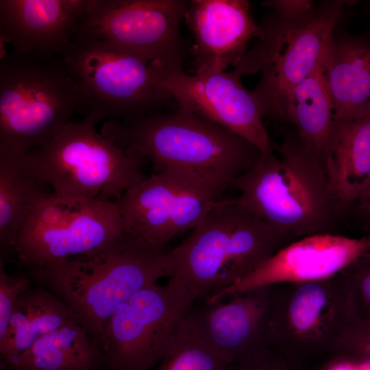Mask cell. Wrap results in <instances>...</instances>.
Listing matches in <instances>:
<instances>
[{
	"mask_svg": "<svg viewBox=\"0 0 370 370\" xmlns=\"http://www.w3.org/2000/svg\"><path fill=\"white\" fill-rule=\"evenodd\" d=\"M270 299V286L254 288L206 301L190 316L203 340L229 365L238 364L269 348Z\"/></svg>",
	"mask_w": 370,
	"mask_h": 370,
	"instance_id": "2e32d148",
	"label": "cell"
},
{
	"mask_svg": "<svg viewBox=\"0 0 370 370\" xmlns=\"http://www.w3.org/2000/svg\"><path fill=\"white\" fill-rule=\"evenodd\" d=\"M275 153L261 154L233 186L245 208L288 244L314 234H343L348 212L323 166L297 132L287 133Z\"/></svg>",
	"mask_w": 370,
	"mask_h": 370,
	"instance_id": "6da1fadb",
	"label": "cell"
},
{
	"mask_svg": "<svg viewBox=\"0 0 370 370\" xmlns=\"http://www.w3.org/2000/svg\"><path fill=\"white\" fill-rule=\"evenodd\" d=\"M286 121L295 125L299 137L323 169L335 125L323 60L294 88Z\"/></svg>",
	"mask_w": 370,
	"mask_h": 370,
	"instance_id": "cb8c5ba5",
	"label": "cell"
},
{
	"mask_svg": "<svg viewBox=\"0 0 370 370\" xmlns=\"http://www.w3.org/2000/svg\"><path fill=\"white\" fill-rule=\"evenodd\" d=\"M365 7L367 11L370 14V1H367L365 2Z\"/></svg>",
	"mask_w": 370,
	"mask_h": 370,
	"instance_id": "1f68e13d",
	"label": "cell"
},
{
	"mask_svg": "<svg viewBox=\"0 0 370 370\" xmlns=\"http://www.w3.org/2000/svg\"><path fill=\"white\" fill-rule=\"evenodd\" d=\"M90 0H1V45L23 56L62 58Z\"/></svg>",
	"mask_w": 370,
	"mask_h": 370,
	"instance_id": "ac0fdd59",
	"label": "cell"
},
{
	"mask_svg": "<svg viewBox=\"0 0 370 370\" xmlns=\"http://www.w3.org/2000/svg\"><path fill=\"white\" fill-rule=\"evenodd\" d=\"M226 188L190 171L165 168L127 189L115 202L125 232L162 248L194 229Z\"/></svg>",
	"mask_w": 370,
	"mask_h": 370,
	"instance_id": "30bf717a",
	"label": "cell"
},
{
	"mask_svg": "<svg viewBox=\"0 0 370 370\" xmlns=\"http://www.w3.org/2000/svg\"><path fill=\"white\" fill-rule=\"evenodd\" d=\"M243 75L235 67L201 75L186 74L182 68H158V82L179 107L241 136L262 155L274 153L259 101L244 87Z\"/></svg>",
	"mask_w": 370,
	"mask_h": 370,
	"instance_id": "4fadbf2b",
	"label": "cell"
},
{
	"mask_svg": "<svg viewBox=\"0 0 370 370\" xmlns=\"http://www.w3.org/2000/svg\"><path fill=\"white\" fill-rule=\"evenodd\" d=\"M227 370H305L268 348L251 359L227 366Z\"/></svg>",
	"mask_w": 370,
	"mask_h": 370,
	"instance_id": "f1b7e54d",
	"label": "cell"
},
{
	"mask_svg": "<svg viewBox=\"0 0 370 370\" xmlns=\"http://www.w3.org/2000/svg\"><path fill=\"white\" fill-rule=\"evenodd\" d=\"M184 19L194 38L192 65L198 75L235 67L249 42L263 34L245 0L188 1Z\"/></svg>",
	"mask_w": 370,
	"mask_h": 370,
	"instance_id": "e0dca14e",
	"label": "cell"
},
{
	"mask_svg": "<svg viewBox=\"0 0 370 370\" xmlns=\"http://www.w3.org/2000/svg\"><path fill=\"white\" fill-rule=\"evenodd\" d=\"M335 123L370 114V32H341L332 38L323 60Z\"/></svg>",
	"mask_w": 370,
	"mask_h": 370,
	"instance_id": "d6986e66",
	"label": "cell"
},
{
	"mask_svg": "<svg viewBox=\"0 0 370 370\" xmlns=\"http://www.w3.org/2000/svg\"><path fill=\"white\" fill-rule=\"evenodd\" d=\"M323 169L349 215L370 172V114L335 123Z\"/></svg>",
	"mask_w": 370,
	"mask_h": 370,
	"instance_id": "603a6c76",
	"label": "cell"
},
{
	"mask_svg": "<svg viewBox=\"0 0 370 370\" xmlns=\"http://www.w3.org/2000/svg\"><path fill=\"white\" fill-rule=\"evenodd\" d=\"M70 321H80L66 304L43 286L29 288L17 299L0 341L1 362L13 363L40 337Z\"/></svg>",
	"mask_w": 370,
	"mask_h": 370,
	"instance_id": "7402d4cb",
	"label": "cell"
},
{
	"mask_svg": "<svg viewBox=\"0 0 370 370\" xmlns=\"http://www.w3.org/2000/svg\"><path fill=\"white\" fill-rule=\"evenodd\" d=\"M62 59L77 84V111L84 117L130 123L170 99L158 84L157 66L107 41L73 38Z\"/></svg>",
	"mask_w": 370,
	"mask_h": 370,
	"instance_id": "ba28073f",
	"label": "cell"
},
{
	"mask_svg": "<svg viewBox=\"0 0 370 370\" xmlns=\"http://www.w3.org/2000/svg\"><path fill=\"white\" fill-rule=\"evenodd\" d=\"M79 106L62 58L1 51L0 145L29 152L46 145Z\"/></svg>",
	"mask_w": 370,
	"mask_h": 370,
	"instance_id": "8992f818",
	"label": "cell"
},
{
	"mask_svg": "<svg viewBox=\"0 0 370 370\" xmlns=\"http://www.w3.org/2000/svg\"><path fill=\"white\" fill-rule=\"evenodd\" d=\"M188 3L184 0H90L73 38L107 41L160 69L182 68L185 46L180 25Z\"/></svg>",
	"mask_w": 370,
	"mask_h": 370,
	"instance_id": "8fae6325",
	"label": "cell"
},
{
	"mask_svg": "<svg viewBox=\"0 0 370 370\" xmlns=\"http://www.w3.org/2000/svg\"><path fill=\"white\" fill-rule=\"evenodd\" d=\"M6 367V366H5Z\"/></svg>",
	"mask_w": 370,
	"mask_h": 370,
	"instance_id": "d6a6232c",
	"label": "cell"
},
{
	"mask_svg": "<svg viewBox=\"0 0 370 370\" xmlns=\"http://www.w3.org/2000/svg\"><path fill=\"white\" fill-rule=\"evenodd\" d=\"M101 134L127 152L149 158L156 171L183 169L226 188L261 156L244 138L179 106L130 123L107 120Z\"/></svg>",
	"mask_w": 370,
	"mask_h": 370,
	"instance_id": "277c9868",
	"label": "cell"
},
{
	"mask_svg": "<svg viewBox=\"0 0 370 370\" xmlns=\"http://www.w3.org/2000/svg\"><path fill=\"white\" fill-rule=\"evenodd\" d=\"M270 286L269 347L305 370H320L339 358L353 324L340 273Z\"/></svg>",
	"mask_w": 370,
	"mask_h": 370,
	"instance_id": "52a82bcc",
	"label": "cell"
},
{
	"mask_svg": "<svg viewBox=\"0 0 370 370\" xmlns=\"http://www.w3.org/2000/svg\"><path fill=\"white\" fill-rule=\"evenodd\" d=\"M356 2L323 1L298 20L264 19L262 36L236 66L243 75L261 72L253 92L263 116L286 121L294 88L323 60L334 30L349 15L345 8Z\"/></svg>",
	"mask_w": 370,
	"mask_h": 370,
	"instance_id": "5b68a950",
	"label": "cell"
},
{
	"mask_svg": "<svg viewBox=\"0 0 370 370\" xmlns=\"http://www.w3.org/2000/svg\"><path fill=\"white\" fill-rule=\"evenodd\" d=\"M288 245L237 199H221L176 247L169 282L195 303L219 294Z\"/></svg>",
	"mask_w": 370,
	"mask_h": 370,
	"instance_id": "3957f363",
	"label": "cell"
},
{
	"mask_svg": "<svg viewBox=\"0 0 370 370\" xmlns=\"http://www.w3.org/2000/svg\"><path fill=\"white\" fill-rule=\"evenodd\" d=\"M5 365L8 370H105V360L102 348L82 323L70 321Z\"/></svg>",
	"mask_w": 370,
	"mask_h": 370,
	"instance_id": "44dd1931",
	"label": "cell"
},
{
	"mask_svg": "<svg viewBox=\"0 0 370 370\" xmlns=\"http://www.w3.org/2000/svg\"><path fill=\"white\" fill-rule=\"evenodd\" d=\"M347 302L353 323L370 320V251L344 270Z\"/></svg>",
	"mask_w": 370,
	"mask_h": 370,
	"instance_id": "484cf974",
	"label": "cell"
},
{
	"mask_svg": "<svg viewBox=\"0 0 370 370\" xmlns=\"http://www.w3.org/2000/svg\"><path fill=\"white\" fill-rule=\"evenodd\" d=\"M53 193L32 153L0 145V245L12 248L36 204Z\"/></svg>",
	"mask_w": 370,
	"mask_h": 370,
	"instance_id": "ffe728a7",
	"label": "cell"
},
{
	"mask_svg": "<svg viewBox=\"0 0 370 370\" xmlns=\"http://www.w3.org/2000/svg\"><path fill=\"white\" fill-rule=\"evenodd\" d=\"M194 304L169 281L135 293L106 325L102 344L105 370H151Z\"/></svg>",
	"mask_w": 370,
	"mask_h": 370,
	"instance_id": "7c38bea8",
	"label": "cell"
},
{
	"mask_svg": "<svg viewBox=\"0 0 370 370\" xmlns=\"http://www.w3.org/2000/svg\"><path fill=\"white\" fill-rule=\"evenodd\" d=\"M168 253L124 232L98 251L32 271L74 311L102 348L106 325L116 310L135 293L167 276Z\"/></svg>",
	"mask_w": 370,
	"mask_h": 370,
	"instance_id": "7a4b0ae2",
	"label": "cell"
},
{
	"mask_svg": "<svg viewBox=\"0 0 370 370\" xmlns=\"http://www.w3.org/2000/svg\"><path fill=\"white\" fill-rule=\"evenodd\" d=\"M340 357L359 362L370 361V320L350 326Z\"/></svg>",
	"mask_w": 370,
	"mask_h": 370,
	"instance_id": "83f0119b",
	"label": "cell"
},
{
	"mask_svg": "<svg viewBox=\"0 0 370 370\" xmlns=\"http://www.w3.org/2000/svg\"><path fill=\"white\" fill-rule=\"evenodd\" d=\"M97 123L91 117L69 121L46 145L29 151L54 197L116 201L147 177L143 159L99 133Z\"/></svg>",
	"mask_w": 370,
	"mask_h": 370,
	"instance_id": "9c48e42d",
	"label": "cell"
},
{
	"mask_svg": "<svg viewBox=\"0 0 370 370\" xmlns=\"http://www.w3.org/2000/svg\"><path fill=\"white\" fill-rule=\"evenodd\" d=\"M30 288V280L22 275L8 274L0 258V341L5 336L19 295Z\"/></svg>",
	"mask_w": 370,
	"mask_h": 370,
	"instance_id": "4316f807",
	"label": "cell"
},
{
	"mask_svg": "<svg viewBox=\"0 0 370 370\" xmlns=\"http://www.w3.org/2000/svg\"><path fill=\"white\" fill-rule=\"evenodd\" d=\"M349 222L362 235L370 234V172L349 208Z\"/></svg>",
	"mask_w": 370,
	"mask_h": 370,
	"instance_id": "f546056e",
	"label": "cell"
},
{
	"mask_svg": "<svg viewBox=\"0 0 370 370\" xmlns=\"http://www.w3.org/2000/svg\"><path fill=\"white\" fill-rule=\"evenodd\" d=\"M124 232L115 201L95 199L60 225L24 226L13 250L20 264L32 271L72 256L93 253Z\"/></svg>",
	"mask_w": 370,
	"mask_h": 370,
	"instance_id": "9a60e30c",
	"label": "cell"
},
{
	"mask_svg": "<svg viewBox=\"0 0 370 370\" xmlns=\"http://www.w3.org/2000/svg\"><path fill=\"white\" fill-rule=\"evenodd\" d=\"M369 251L370 234L307 236L285 245L251 273L206 301H217L234 293L279 283L329 278Z\"/></svg>",
	"mask_w": 370,
	"mask_h": 370,
	"instance_id": "5bb4252c",
	"label": "cell"
},
{
	"mask_svg": "<svg viewBox=\"0 0 370 370\" xmlns=\"http://www.w3.org/2000/svg\"><path fill=\"white\" fill-rule=\"evenodd\" d=\"M228 365L199 334L190 311L165 354L151 370H227Z\"/></svg>",
	"mask_w": 370,
	"mask_h": 370,
	"instance_id": "d4e9b609",
	"label": "cell"
},
{
	"mask_svg": "<svg viewBox=\"0 0 370 370\" xmlns=\"http://www.w3.org/2000/svg\"><path fill=\"white\" fill-rule=\"evenodd\" d=\"M316 3L309 0H271L261 2L262 6L269 8L273 14L285 21H295L308 15Z\"/></svg>",
	"mask_w": 370,
	"mask_h": 370,
	"instance_id": "4dcf8cb0",
	"label": "cell"
}]
</instances>
